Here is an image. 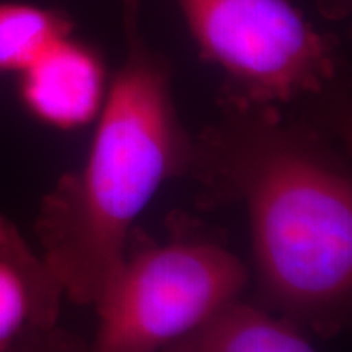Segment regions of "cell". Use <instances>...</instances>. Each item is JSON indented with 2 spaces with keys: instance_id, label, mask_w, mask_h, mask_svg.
Returning a JSON list of instances; mask_svg holds the SVG:
<instances>
[{
  "instance_id": "3957f363",
  "label": "cell",
  "mask_w": 352,
  "mask_h": 352,
  "mask_svg": "<svg viewBox=\"0 0 352 352\" xmlns=\"http://www.w3.org/2000/svg\"><path fill=\"white\" fill-rule=\"evenodd\" d=\"M248 270L226 245L175 235L126 252L94 303L88 352L166 351L240 300Z\"/></svg>"
},
{
  "instance_id": "6da1fadb",
  "label": "cell",
  "mask_w": 352,
  "mask_h": 352,
  "mask_svg": "<svg viewBox=\"0 0 352 352\" xmlns=\"http://www.w3.org/2000/svg\"><path fill=\"white\" fill-rule=\"evenodd\" d=\"M195 144L191 173L248 214L261 294L280 316L323 338L346 328L352 296V183L321 132L276 107L220 101Z\"/></svg>"
},
{
  "instance_id": "8fae6325",
  "label": "cell",
  "mask_w": 352,
  "mask_h": 352,
  "mask_svg": "<svg viewBox=\"0 0 352 352\" xmlns=\"http://www.w3.org/2000/svg\"><path fill=\"white\" fill-rule=\"evenodd\" d=\"M352 0H318V8L328 20H342L349 15Z\"/></svg>"
},
{
  "instance_id": "9c48e42d",
  "label": "cell",
  "mask_w": 352,
  "mask_h": 352,
  "mask_svg": "<svg viewBox=\"0 0 352 352\" xmlns=\"http://www.w3.org/2000/svg\"><path fill=\"white\" fill-rule=\"evenodd\" d=\"M0 352H88V346L74 333L54 327L30 334Z\"/></svg>"
},
{
  "instance_id": "30bf717a",
  "label": "cell",
  "mask_w": 352,
  "mask_h": 352,
  "mask_svg": "<svg viewBox=\"0 0 352 352\" xmlns=\"http://www.w3.org/2000/svg\"><path fill=\"white\" fill-rule=\"evenodd\" d=\"M122 8V20H124L126 38L139 34V12L142 0H120Z\"/></svg>"
},
{
  "instance_id": "277c9868",
  "label": "cell",
  "mask_w": 352,
  "mask_h": 352,
  "mask_svg": "<svg viewBox=\"0 0 352 352\" xmlns=\"http://www.w3.org/2000/svg\"><path fill=\"white\" fill-rule=\"evenodd\" d=\"M204 60L226 77L223 100L276 107L323 91L336 44L290 0H175Z\"/></svg>"
},
{
  "instance_id": "52a82bcc",
  "label": "cell",
  "mask_w": 352,
  "mask_h": 352,
  "mask_svg": "<svg viewBox=\"0 0 352 352\" xmlns=\"http://www.w3.org/2000/svg\"><path fill=\"white\" fill-rule=\"evenodd\" d=\"M170 347L179 352H318L294 321L240 300Z\"/></svg>"
},
{
  "instance_id": "5b68a950",
  "label": "cell",
  "mask_w": 352,
  "mask_h": 352,
  "mask_svg": "<svg viewBox=\"0 0 352 352\" xmlns=\"http://www.w3.org/2000/svg\"><path fill=\"white\" fill-rule=\"evenodd\" d=\"M100 52L72 33L52 43L20 72L19 94L34 120L70 131L95 121L107 98Z\"/></svg>"
},
{
  "instance_id": "8992f818",
  "label": "cell",
  "mask_w": 352,
  "mask_h": 352,
  "mask_svg": "<svg viewBox=\"0 0 352 352\" xmlns=\"http://www.w3.org/2000/svg\"><path fill=\"white\" fill-rule=\"evenodd\" d=\"M63 297V284L43 254L0 214V351L57 327Z\"/></svg>"
},
{
  "instance_id": "ba28073f",
  "label": "cell",
  "mask_w": 352,
  "mask_h": 352,
  "mask_svg": "<svg viewBox=\"0 0 352 352\" xmlns=\"http://www.w3.org/2000/svg\"><path fill=\"white\" fill-rule=\"evenodd\" d=\"M72 30V21L59 10L23 2H0V74H20Z\"/></svg>"
},
{
  "instance_id": "7c38bea8",
  "label": "cell",
  "mask_w": 352,
  "mask_h": 352,
  "mask_svg": "<svg viewBox=\"0 0 352 352\" xmlns=\"http://www.w3.org/2000/svg\"><path fill=\"white\" fill-rule=\"evenodd\" d=\"M165 352H179V351H176L175 347H168V349H166Z\"/></svg>"
},
{
  "instance_id": "7a4b0ae2",
  "label": "cell",
  "mask_w": 352,
  "mask_h": 352,
  "mask_svg": "<svg viewBox=\"0 0 352 352\" xmlns=\"http://www.w3.org/2000/svg\"><path fill=\"white\" fill-rule=\"evenodd\" d=\"M108 85L85 162L44 197L43 258L65 297L94 305L127 252L134 222L162 184L189 173L195 142L171 95V70L140 34Z\"/></svg>"
}]
</instances>
